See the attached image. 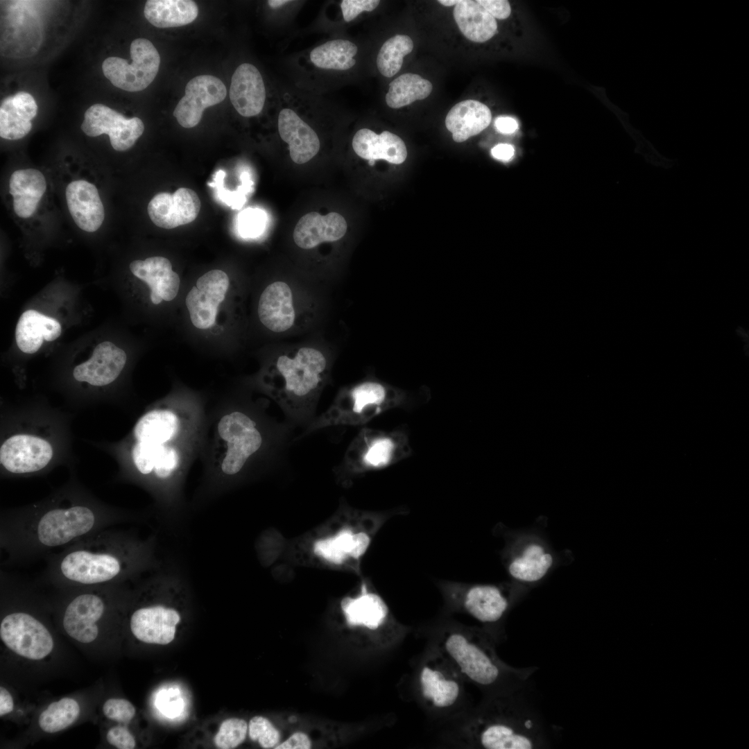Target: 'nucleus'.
I'll return each instance as SVG.
<instances>
[{
	"label": "nucleus",
	"mask_w": 749,
	"mask_h": 749,
	"mask_svg": "<svg viewBox=\"0 0 749 749\" xmlns=\"http://www.w3.org/2000/svg\"><path fill=\"white\" fill-rule=\"evenodd\" d=\"M38 579L58 587L122 585L161 567L154 535L103 529L44 558Z\"/></svg>",
	"instance_id": "1"
},
{
	"label": "nucleus",
	"mask_w": 749,
	"mask_h": 749,
	"mask_svg": "<svg viewBox=\"0 0 749 749\" xmlns=\"http://www.w3.org/2000/svg\"><path fill=\"white\" fill-rule=\"evenodd\" d=\"M134 519L81 502L51 503L3 515L0 522V546L6 555L2 565H24L45 558L58 549Z\"/></svg>",
	"instance_id": "2"
},
{
	"label": "nucleus",
	"mask_w": 749,
	"mask_h": 749,
	"mask_svg": "<svg viewBox=\"0 0 749 749\" xmlns=\"http://www.w3.org/2000/svg\"><path fill=\"white\" fill-rule=\"evenodd\" d=\"M526 689L485 696L462 723L464 744L485 749L550 747L551 730L528 700Z\"/></svg>",
	"instance_id": "3"
},
{
	"label": "nucleus",
	"mask_w": 749,
	"mask_h": 749,
	"mask_svg": "<svg viewBox=\"0 0 749 749\" xmlns=\"http://www.w3.org/2000/svg\"><path fill=\"white\" fill-rule=\"evenodd\" d=\"M497 641L486 630L450 629L439 639L438 651L463 679L491 696L528 688L536 667L515 668L503 662Z\"/></svg>",
	"instance_id": "4"
},
{
	"label": "nucleus",
	"mask_w": 749,
	"mask_h": 749,
	"mask_svg": "<svg viewBox=\"0 0 749 749\" xmlns=\"http://www.w3.org/2000/svg\"><path fill=\"white\" fill-rule=\"evenodd\" d=\"M272 394L291 425L304 429L316 418L319 397L328 374V361L320 350L300 348L279 355L274 366Z\"/></svg>",
	"instance_id": "5"
},
{
	"label": "nucleus",
	"mask_w": 749,
	"mask_h": 749,
	"mask_svg": "<svg viewBox=\"0 0 749 749\" xmlns=\"http://www.w3.org/2000/svg\"><path fill=\"white\" fill-rule=\"evenodd\" d=\"M426 401L378 381L366 380L340 392L299 438L330 427L361 426L389 410L410 408Z\"/></svg>",
	"instance_id": "6"
},
{
	"label": "nucleus",
	"mask_w": 749,
	"mask_h": 749,
	"mask_svg": "<svg viewBox=\"0 0 749 749\" xmlns=\"http://www.w3.org/2000/svg\"><path fill=\"white\" fill-rule=\"evenodd\" d=\"M412 452L404 427L391 431L363 427L348 445L338 468L352 474L381 470L408 458Z\"/></svg>",
	"instance_id": "7"
},
{
	"label": "nucleus",
	"mask_w": 749,
	"mask_h": 749,
	"mask_svg": "<svg viewBox=\"0 0 749 749\" xmlns=\"http://www.w3.org/2000/svg\"><path fill=\"white\" fill-rule=\"evenodd\" d=\"M463 677L438 651L420 664L416 685L422 701L431 709L442 711L454 707L463 696Z\"/></svg>",
	"instance_id": "8"
},
{
	"label": "nucleus",
	"mask_w": 749,
	"mask_h": 749,
	"mask_svg": "<svg viewBox=\"0 0 749 749\" xmlns=\"http://www.w3.org/2000/svg\"><path fill=\"white\" fill-rule=\"evenodd\" d=\"M130 51L131 62L119 57H108L103 62L102 70L114 87L127 92H139L156 77L160 56L152 42L145 38L134 40Z\"/></svg>",
	"instance_id": "9"
},
{
	"label": "nucleus",
	"mask_w": 749,
	"mask_h": 749,
	"mask_svg": "<svg viewBox=\"0 0 749 749\" xmlns=\"http://www.w3.org/2000/svg\"><path fill=\"white\" fill-rule=\"evenodd\" d=\"M110 585L71 588L74 594L62 612V626L66 632L82 643L96 639L98 622L107 610L104 596Z\"/></svg>",
	"instance_id": "10"
},
{
	"label": "nucleus",
	"mask_w": 749,
	"mask_h": 749,
	"mask_svg": "<svg viewBox=\"0 0 749 749\" xmlns=\"http://www.w3.org/2000/svg\"><path fill=\"white\" fill-rule=\"evenodd\" d=\"M0 637L10 650L31 660L43 659L53 648V638L47 628L25 611H13L2 618Z\"/></svg>",
	"instance_id": "11"
},
{
	"label": "nucleus",
	"mask_w": 749,
	"mask_h": 749,
	"mask_svg": "<svg viewBox=\"0 0 749 749\" xmlns=\"http://www.w3.org/2000/svg\"><path fill=\"white\" fill-rule=\"evenodd\" d=\"M80 128L89 137L107 135L112 147L117 151L132 148L144 131L141 119L126 118L102 103H95L85 111Z\"/></svg>",
	"instance_id": "12"
},
{
	"label": "nucleus",
	"mask_w": 749,
	"mask_h": 749,
	"mask_svg": "<svg viewBox=\"0 0 749 749\" xmlns=\"http://www.w3.org/2000/svg\"><path fill=\"white\" fill-rule=\"evenodd\" d=\"M229 284L227 275L218 269L209 270L198 279L185 299L194 327L207 329L215 324L218 307L225 298Z\"/></svg>",
	"instance_id": "13"
},
{
	"label": "nucleus",
	"mask_w": 749,
	"mask_h": 749,
	"mask_svg": "<svg viewBox=\"0 0 749 749\" xmlns=\"http://www.w3.org/2000/svg\"><path fill=\"white\" fill-rule=\"evenodd\" d=\"M227 89L224 83L211 75H201L192 78L185 87V94L173 111L179 124L186 128L197 126L204 110L221 103Z\"/></svg>",
	"instance_id": "14"
},
{
	"label": "nucleus",
	"mask_w": 749,
	"mask_h": 749,
	"mask_svg": "<svg viewBox=\"0 0 749 749\" xmlns=\"http://www.w3.org/2000/svg\"><path fill=\"white\" fill-rule=\"evenodd\" d=\"M53 449L45 440L19 434L7 439L0 449V460L6 470L26 474L43 469L51 460Z\"/></svg>",
	"instance_id": "15"
},
{
	"label": "nucleus",
	"mask_w": 749,
	"mask_h": 749,
	"mask_svg": "<svg viewBox=\"0 0 749 749\" xmlns=\"http://www.w3.org/2000/svg\"><path fill=\"white\" fill-rule=\"evenodd\" d=\"M181 614L175 608L157 603L141 606L130 617V628L139 640L166 645L175 638Z\"/></svg>",
	"instance_id": "16"
},
{
	"label": "nucleus",
	"mask_w": 749,
	"mask_h": 749,
	"mask_svg": "<svg viewBox=\"0 0 749 749\" xmlns=\"http://www.w3.org/2000/svg\"><path fill=\"white\" fill-rule=\"evenodd\" d=\"M201 203L192 189L181 187L173 194H156L147 207L148 216L157 227L173 229L193 221L198 216Z\"/></svg>",
	"instance_id": "17"
},
{
	"label": "nucleus",
	"mask_w": 749,
	"mask_h": 749,
	"mask_svg": "<svg viewBox=\"0 0 749 749\" xmlns=\"http://www.w3.org/2000/svg\"><path fill=\"white\" fill-rule=\"evenodd\" d=\"M511 603L510 597L499 587L490 584L469 586L463 591L460 599L464 611L488 626L501 623Z\"/></svg>",
	"instance_id": "18"
},
{
	"label": "nucleus",
	"mask_w": 749,
	"mask_h": 749,
	"mask_svg": "<svg viewBox=\"0 0 749 749\" xmlns=\"http://www.w3.org/2000/svg\"><path fill=\"white\" fill-rule=\"evenodd\" d=\"M65 197L69 212L82 230L97 231L105 218L103 203L96 187L85 180H76L68 184Z\"/></svg>",
	"instance_id": "19"
},
{
	"label": "nucleus",
	"mask_w": 749,
	"mask_h": 749,
	"mask_svg": "<svg viewBox=\"0 0 749 749\" xmlns=\"http://www.w3.org/2000/svg\"><path fill=\"white\" fill-rule=\"evenodd\" d=\"M126 354L110 341L99 343L87 361L75 367L73 375L78 381L103 386L113 382L126 363Z\"/></svg>",
	"instance_id": "20"
},
{
	"label": "nucleus",
	"mask_w": 749,
	"mask_h": 749,
	"mask_svg": "<svg viewBox=\"0 0 749 749\" xmlns=\"http://www.w3.org/2000/svg\"><path fill=\"white\" fill-rule=\"evenodd\" d=\"M266 96L259 69L250 63L240 64L232 76L230 88V98L237 112L245 117L257 116L264 107Z\"/></svg>",
	"instance_id": "21"
},
{
	"label": "nucleus",
	"mask_w": 749,
	"mask_h": 749,
	"mask_svg": "<svg viewBox=\"0 0 749 749\" xmlns=\"http://www.w3.org/2000/svg\"><path fill=\"white\" fill-rule=\"evenodd\" d=\"M281 139L289 145L291 160L298 164L307 163L320 148L316 131L291 107L281 110L277 120Z\"/></svg>",
	"instance_id": "22"
},
{
	"label": "nucleus",
	"mask_w": 749,
	"mask_h": 749,
	"mask_svg": "<svg viewBox=\"0 0 749 749\" xmlns=\"http://www.w3.org/2000/svg\"><path fill=\"white\" fill-rule=\"evenodd\" d=\"M131 273L145 282L150 289V298L155 304L162 300L171 301L177 295L180 284L179 275L173 270L170 261L163 257H151L135 260L130 264Z\"/></svg>",
	"instance_id": "23"
},
{
	"label": "nucleus",
	"mask_w": 749,
	"mask_h": 749,
	"mask_svg": "<svg viewBox=\"0 0 749 749\" xmlns=\"http://www.w3.org/2000/svg\"><path fill=\"white\" fill-rule=\"evenodd\" d=\"M345 219L338 213L321 215L310 212L302 216L293 230V240L302 249H311L325 241H335L346 233Z\"/></svg>",
	"instance_id": "24"
},
{
	"label": "nucleus",
	"mask_w": 749,
	"mask_h": 749,
	"mask_svg": "<svg viewBox=\"0 0 749 749\" xmlns=\"http://www.w3.org/2000/svg\"><path fill=\"white\" fill-rule=\"evenodd\" d=\"M261 322L274 332H283L293 325L295 310L292 292L284 282H275L262 292L258 304Z\"/></svg>",
	"instance_id": "25"
},
{
	"label": "nucleus",
	"mask_w": 749,
	"mask_h": 749,
	"mask_svg": "<svg viewBox=\"0 0 749 749\" xmlns=\"http://www.w3.org/2000/svg\"><path fill=\"white\" fill-rule=\"evenodd\" d=\"M352 144L355 153L369 162L384 160L392 164H399L407 157L404 141L387 130L378 135L368 128L361 129L353 137Z\"/></svg>",
	"instance_id": "26"
},
{
	"label": "nucleus",
	"mask_w": 749,
	"mask_h": 749,
	"mask_svg": "<svg viewBox=\"0 0 749 749\" xmlns=\"http://www.w3.org/2000/svg\"><path fill=\"white\" fill-rule=\"evenodd\" d=\"M37 105L32 95L19 92L6 97L0 106V136L8 140L24 138L32 128Z\"/></svg>",
	"instance_id": "27"
},
{
	"label": "nucleus",
	"mask_w": 749,
	"mask_h": 749,
	"mask_svg": "<svg viewBox=\"0 0 749 749\" xmlns=\"http://www.w3.org/2000/svg\"><path fill=\"white\" fill-rule=\"evenodd\" d=\"M492 113L484 103L465 100L456 103L447 113L445 126L456 142H463L485 130L490 123Z\"/></svg>",
	"instance_id": "28"
},
{
	"label": "nucleus",
	"mask_w": 749,
	"mask_h": 749,
	"mask_svg": "<svg viewBox=\"0 0 749 749\" xmlns=\"http://www.w3.org/2000/svg\"><path fill=\"white\" fill-rule=\"evenodd\" d=\"M46 189V181L35 169L15 171L9 180V193L12 197L15 214L21 218L33 216Z\"/></svg>",
	"instance_id": "29"
},
{
	"label": "nucleus",
	"mask_w": 749,
	"mask_h": 749,
	"mask_svg": "<svg viewBox=\"0 0 749 749\" xmlns=\"http://www.w3.org/2000/svg\"><path fill=\"white\" fill-rule=\"evenodd\" d=\"M61 332V325L56 319L35 310H27L19 318L15 339L21 351L33 354L40 348L44 339L55 341Z\"/></svg>",
	"instance_id": "30"
},
{
	"label": "nucleus",
	"mask_w": 749,
	"mask_h": 749,
	"mask_svg": "<svg viewBox=\"0 0 749 749\" xmlns=\"http://www.w3.org/2000/svg\"><path fill=\"white\" fill-rule=\"evenodd\" d=\"M553 556L542 544L530 542L510 558L507 570L515 580L533 584L542 580L553 564Z\"/></svg>",
	"instance_id": "31"
},
{
	"label": "nucleus",
	"mask_w": 749,
	"mask_h": 749,
	"mask_svg": "<svg viewBox=\"0 0 749 749\" xmlns=\"http://www.w3.org/2000/svg\"><path fill=\"white\" fill-rule=\"evenodd\" d=\"M454 17L461 33L472 42H485L497 31L496 19L478 1H458L454 8Z\"/></svg>",
	"instance_id": "32"
},
{
	"label": "nucleus",
	"mask_w": 749,
	"mask_h": 749,
	"mask_svg": "<svg viewBox=\"0 0 749 749\" xmlns=\"http://www.w3.org/2000/svg\"><path fill=\"white\" fill-rule=\"evenodd\" d=\"M341 607L348 625L363 626L371 630L378 628L386 620L388 609L377 594L368 593L363 587L361 594L355 598H345Z\"/></svg>",
	"instance_id": "33"
},
{
	"label": "nucleus",
	"mask_w": 749,
	"mask_h": 749,
	"mask_svg": "<svg viewBox=\"0 0 749 749\" xmlns=\"http://www.w3.org/2000/svg\"><path fill=\"white\" fill-rule=\"evenodd\" d=\"M144 14L157 28L177 27L193 21L198 15V6L190 0H148Z\"/></svg>",
	"instance_id": "34"
},
{
	"label": "nucleus",
	"mask_w": 749,
	"mask_h": 749,
	"mask_svg": "<svg viewBox=\"0 0 749 749\" xmlns=\"http://www.w3.org/2000/svg\"><path fill=\"white\" fill-rule=\"evenodd\" d=\"M370 542L369 535L364 532L353 533L345 529L336 536L317 542L314 550L317 555L327 560L342 563L347 557L355 559L362 556Z\"/></svg>",
	"instance_id": "35"
},
{
	"label": "nucleus",
	"mask_w": 749,
	"mask_h": 749,
	"mask_svg": "<svg viewBox=\"0 0 749 749\" xmlns=\"http://www.w3.org/2000/svg\"><path fill=\"white\" fill-rule=\"evenodd\" d=\"M357 51L358 47L352 42L336 39L313 49L309 59L313 65L319 69L346 71L356 64L354 56Z\"/></svg>",
	"instance_id": "36"
},
{
	"label": "nucleus",
	"mask_w": 749,
	"mask_h": 749,
	"mask_svg": "<svg viewBox=\"0 0 749 749\" xmlns=\"http://www.w3.org/2000/svg\"><path fill=\"white\" fill-rule=\"evenodd\" d=\"M178 420L170 411L155 410L143 415L135 427L138 441L164 444L177 433Z\"/></svg>",
	"instance_id": "37"
},
{
	"label": "nucleus",
	"mask_w": 749,
	"mask_h": 749,
	"mask_svg": "<svg viewBox=\"0 0 749 749\" xmlns=\"http://www.w3.org/2000/svg\"><path fill=\"white\" fill-rule=\"evenodd\" d=\"M433 89L431 83L420 75L402 74L389 84L386 103L391 108H400L415 101L428 97Z\"/></svg>",
	"instance_id": "38"
},
{
	"label": "nucleus",
	"mask_w": 749,
	"mask_h": 749,
	"mask_svg": "<svg viewBox=\"0 0 749 749\" xmlns=\"http://www.w3.org/2000/svg\"><path fill=\"white\" fill-rule=\"evenodd\" d=\"M413 42L406 35H396L387 40L377 56V67L380 74L393 77L402 68L404 57L412 51Z\"/></svg>",
	"instance_id": "39"
},
{
	"label": "nucleus",
	"mask_w": 749,
	"mask_h": 749,
	"mask_svg": "<svg viewBox=\"0 0 749 749\" xmlns=\"http://www.w3.org/2000/svg\"><path fill=\"white\" fill-rule=\"evenodd\" d=\"M80 714L78 703L71 698H63L51 703L39 717L40 728L48 733H55L71 725Z\"/></svg>",
	"instance_id": "40"
},
{
	"label": "nucleus",
	"mask_w": 749,
	"mask_h": 749,
	"mask_svg": "<svg viewBox=\"0 0 749 749\" xmlns=\"http://www.w3.org/2000/svg\"><path fill=\"white\" fill-rule=\"evenodd\" d=\"M257 425V422L248 414L234 411L221 419L218 431L221 438L227 442H234L248 430Z\"/></svg>",
	"instance_id": "41"
},
{
	"label": "nucleus",
	"mask_w": 749,
	"mask_h": 749,
	"mask_svg": "<svg viewBox=\"0 0 749 749\" xmlns=\"http://www.w3.org/2000/svg\"><path fill=\"white\" fill-rule=\"evenodd\" d=\"M248 724L243 719L232 718L225 720L214 738L216 746L220 749H232L246 739Z\"/></svg>",
	"instance_id": "42"
},
{
	"label": "nucleus",
	"mask_w": 749,
	"mask_h": 749,
	"mask_svg": "<svg viewBox=\"0 0 749 749\" xmlns=\"http://www.w3.org/2000/svg\"><path fill=\"white\" fill-rule=\"evenodd\" d=\"M248 733L250 738L258 741L264 748H275L280 740L279 732L263 716H255L250 721Z\"/></svg>",
	"instance_id": "43"
},
{
	"label": "nucleus",
	"mask_w": 749,
	"mask_h": 749,
	"mask_svg": "<svg viewBox=\"0 0 749 749\" xmlns=\"http://www.w3.org/2000/svg\"><path fill=\"white\" fill-rule=\"evenodd\" d=\"M164 445L138 441L132 449V458L137 470L144 475L153 472L155 463Z\"/></svg>",
	"instance_id": "44"
},
{
	"label": "nucleus",
	"mask_w": 749,
	"mask_h": 749,
	"mask_svg": "<svg viewBox=\"0 0 749 749\" xmlns=\"http://www.w3.org/2000/svg\"><path fill=\"white\" fill-rule=\"evenodd\" d=\"M266 221V215L263 211L250 208L239 214L238 230L244 237H255L264 230Z\"/></svg>",
	"instance_id": "45"
},
{
	"label": "nucleus",
	"mask_w": 749,
	"mask_h": 749,
	"mask_svg": "<svg viewBox=\"0 0 749 749\" xmlns=\"http://www.w3.org/2000/svg\"><path fill=\"white\" fill-rule=\"evenodd\" d=\"M105 716L119 723H128L135 714V708L126 699L110 698L103 706Z\"/></svg>",
	"instance_id": "46"
},
{
	"label": "nucleus",
	"mask_w": 749,
	"mask_h": 749,
	"mask_svg": "<svg viewBox=\"0 0 749 749\" xmlns=\"http://www.w3.org/2000/svg\"><path fill=\"white\" fill-rule=\"evenodd\" d=\"M178 455L175 449L164 445L155 463L153 472L160 479L169 478L176 470Z\"/></svg>",
	"instance_id": "47"
},
{
	"label": "nucleus",
	"mask_w": 749,
	"mask_h": 749,
	"mask_svg": "<svg viewBox=\"0 0 749 749\" xmlns=\"http://www.w3.org/2000/svg\"><path fill=\"white\" fill-rule=\"evenodd\" d=\"M249 459L243 451L227 442V453L221 465L222 471L228 476L235 475L242 470Z\"/></svg>",
	"instance_id": "48"
},
{
	"label": "nucleus",
	"mask_w": 749,
	"mask_h": 749,
	"mask_svg": "<svg viewBox=\"0 0 749 749\" xmlns=\"http://www.w3.org/2000/svg\"><path fill=\"white\" fill-rule=\"evenodd\" d=\"M379 3L377 0H343L340 5L343 19L350 22L362 12L374 10Z\"/></svg>",
	"instance_id": "49"
},
{
	"label": "nucleus",
	"mask_w": 749,
	"mask_h": 749,
	"mask_svg": "<svg viewBox=\"0 0 749 749\" xmlns=\"http://www.w3.org/2000/svg\"><path fill=\"white\" fill-rule=\"evenodd\" d=\"M107 740L109 743L119 749H132L136 745L134 737L122 725L110 728L107 734Z\"/></svg>",
	"instance_id": "50"
},
{
	"label": "nucleus",
	"mask_w": 749,
	"mask_h": 749,
	"mask_svg": "<svg viewBox=\"0 0 749 749\" xmlns=\"http://www.w3.org/2000/svg\"><path fill=\"white\" fill-rule=\"evenodd\" d=\"M482 6L494 19H505L511 12L509 2L506 0H478Z\"/></svg>",
	"instance_id": "51"
},
{
	"label": "nucleus",
	"mask_w": 749,
	"mask_h": 749,
	"mask_svg": "<svg viewBox=\"0 0 749 749\" xmlns=\"http://www.w3.org/2000/svg\"><path fill=\"white\" fill-rule=\"evenodd\" d=\"M311 743L309 737L303 732H296L292 734L284 742L278 744L275 749H309Z\"/></svg>",
	"instance_id": "52"
},
{
	"label": "nucleus",
	"mask_w": 749,
	"mask_h": 749,
	"mask_svg": "<svg viewBox=\"0 0 749 749\" xmlns=\"http://www.w3.org/2000/svg\"><path fill=\"white\" fill-rule=\"evenodd\" d=\"M491 153L495 159L506 162L513 158L515 149L510 144H499L492 149Z\"/></svg>",
	"instance_id": "53"
},
{
	"label": "nucleus",
	"mask_w": 749,
	"mask_h": 749,
	"mask_svg": "<svg viewBox=\"0 0 749 749\" xmlns=\"http://www.w3.org/2000/svg\"><path fill=\"white\" fill-rule=\"evenodd\" d=\"M496 129L503 134H511L518 129V123L515 119L509 117H498L494 121Z\"/></svg>",
	"instance_id": "54"
},
{
	"label": "nucleus",
	"mask_w": 749,
	"mask_h": 749,
	"mask_svg": "<svg viewBox=\"0 0 749 749\" xmlns=\"http://www.w3.org/2000/svg\"><path fill=\"white\" fill-rule=\"evenodd\" d=\"M14 707L12 696L3 687H0V716H3L12 711Z\"/></svg>",
	"instance_id": "55"
},
{
	"label": "nucleus",
	"mask_w": 749,
	"mask_h": 749,
	"mask_svg": "<svg viewBox=\"0 0 749 749\" xmlns=\"http://www.w3.org/2000/svg\"><path fill=\"white\" fill-rule=\"evenodd\" d=\"M267 2H268V6L270 8H280V7L284 6V5H286L289 3L292 2V1H288V0H269Z\"/></svg>",
	"instance_id": "56"
},
{
	"label": "nucleus",
	"mask_w": 749,
	"mask_h": 749,
	"mask_svg": "<svg viewBox=\"0 0 749 749\" xmlns=\"http://www.w3.org/2000/svg\"><path fill=\"white\" fill-rule=\"evenodd\" d=\"M438 3H440V4L445 6H456L457 4V3H458V1H455V0H439Z\"/></svg>",
	"instance_id": "57"
}]
</instances>
